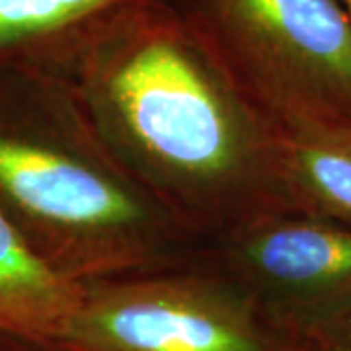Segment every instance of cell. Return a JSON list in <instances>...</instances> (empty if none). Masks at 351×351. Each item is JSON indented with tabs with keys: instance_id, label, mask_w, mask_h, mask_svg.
Wrapping results in <instances>:
<instances>
[{
	"instance_id": "8",
	"label": "cell",
	"mask_w": 351,
	"mask_h": 351,
	"mask_svg": "<svg viewBox=\"0 0 351 351\" xmlns=\"http://www.w3.org/2000/svg\"><path fill=\"white\" fill-rule=\"evenodd\" d=\"M84 283L57 271L0 211V334L53 343Z\"/></svg>"
},
{
	"instance_id": "6",
	"label": "cell",
	"mask_w": 351,
	"mask_h": 351,
	"mask_svg": "<svg viewBox=\"0 0 351 351\" xmlns=\"http://www.w3.org/2000/svg\"><path fill=\"white\" fill-rule=\"evenodd\" d=\"M176 0H0V71L61 76L121 14Z\"/></svg>"
},
{
	"instance_id": "2",
	"label": "cell",
	"mask_w": 351,
	"mask_h": 351,
	"mask_svg": "<svg viewBox=\"0 0 351 351\" xmlns=\"http://www.w3.org/2000/svg\"><path fill=\"white\" fill-rule=\"evenodd\" d=\"M55 98V76L0 71V211L78 283L147 274L186 228L108 156L71 96L61 129L47 127Z\"/></svg>"
},
{
	"instance_id": "9",
	"label": "cell",
	"mask_w": 351,
	"mask_h": 351,
	"mask_svg": "<svg viewBox=\"0 0 351 351\" xmlns=\"http://www.w3.org/2000/svg\"><path fill=\"white\" fill-rule=\"evenodd\" d=\"M316 351H351V316L308 343Z\"/></svg>"
},
{
	"instance_id": "5",
	"label": "cell",
	"mask_w": 351,
	"mask_h": 351,
	"mask_svg": "<svg viewBox=\"0 0 351 351\" xmlns=\"http://www.w3.org/2000/svg\"><path fill=\"white\" fill-rule=\"evenodd\" d=\"M223 237L230 279L289 341L308 346L351 316L350 226L267 209Z\"/></svg>"
},
{
	"instance_id": "4",
	"label": "cell",
	"mask_w": 351,
	"mask_h": 351,
	"mask_svg": "<svg viewBox=\"0 0 351 351\" xmlns=\"http://www.w3.org/2000/svg\"><path fill=\"white\" fill-rule=\"evenodd\" d=\"M53 346L64 351H291L230 277L133 274L84 283Z\"/></svg>"
},
{
	"instance_id": "10",
	"label": "cell",
	"mask_w": 351,
	"mask_h": 351,
	"mask_svg": "<svg viewBox=\"0 0 351 351\" xmlns=\"http://www.w3.org/2000/svg\"><path fill=\"white\" fill-rule=\"evenodd\" d=\"M291 351H316V350L311 348V346H295Z\"/></svg>"
},
{
	"instance_id": "11",
	"label": "cell",
	"mask_w": 351,
	"mask_h": 351,
	"mask_svg": "<svg viewBox=\"0 0 351 351\" xmlns=\"http://www.w3.org/2000/svg\"><path fill=\"white\" fill-rule=\"evenodd\" d=\"M339 2H341V4L346 6V10H348V12H350V16H351V0H339Z\"/></svg>"
},
{
	"instance_id": "7",
	"label": "cell",
	"mask_w": 351,
	"mask_h": 351,
	"mask_svg": "<svg viewBox=\"0 0 351 351\" xmlns=\"http://www.w3.org/2000/svg\"><path fill=\"white\" fill-rule=\"evenodd\" d=\"M277 205L351 228V123L276 121Z\"/></svg>"
},
{
	"instance_id": "1",
	"label": "cell",
	"mask_w": 351,
	"mask_h": 351,
	"mask_svg": "<svg viewBox=\"0 0 351 351\" xmlns=\"http://www.w3.org/2000/svg\"><path fill=\"white\" fill-rule=\"evenodd\" d=\"M59 80L88 133L184 228L226 232L281 209L276 119L176 4L121 14Z\"/></svg>"
},
{
	"instance_id": "3",
	"label": "cell",
	"mask_w": 351,
	"mask_h": 351,
	"mask_svg": "<svg viewBox=\"0 0 351 351\" xmlns=\"http://www.w3.org/2000/svg\"><path fill=\"white\" fill-rule=\"evenodd\" d=\"M276 121L351 123V16L339 0H176Z\"/></svg>"
}]
</instances>
